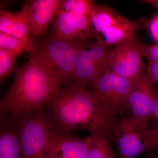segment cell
<instances>
[{"label":"cell","mask_w":158,"mask_h":158,"mask_svg":"<svg viewBox=\"0 0 158 158\" xmlns=\"http://www.w3.org/2000/svg\"><path fill=\"white\" fill-rule=\"evenodd\" d=\"M145 76L155 84L158 83V62H148Z\"/></svg>","instance_id":"obj_26"},{"label":"cell","mask_w":158,"mask_h":158,"mask_svg":"<svg viewBox=\"0 0 158 158\" xmlns=\"http://www.w3.org/2000/svg\"><path fill=\"white\" fill-rule=\"evenodd\" d=\"M142 56L146 57L148 62H158V43L147 44H140Z\"/></svg>","instance_id":"obj_24"},{"label":"cell","mask_w":158,"mask_h":158,"mask_svg":"<svg viewBox=\"0 0 158 158\" xmlns=\"http://www.w3.org/2000/svg\"><path fill=\"white\" fill-rule=\"evenodd\" d=\"M149 30L153 39L158 42V15L155 16L151 22Z\"/></svg>","instance_id":"obj_27"},{"label":"cell","mask_w":158,"mask_h":158,"mask_svg":"<svg viewBox=\"0 0 158 158\" xmlns=\"http://www.w3.org/2000/svg\"><path fill=\"white\" fill-rule=\"evenodd\" d=\"M140 44L135 37L113 49L110 61L111 70L132 82L143 76L144 65Z\"/></svg>","instance_id":"obj_7"},{"label":"cell","mask_w":158,"mask_h":158,"mask_svg":"<svg viewBox=\"0 0 158 158\" xmlns=\"http://www.w3.org/2000/svg\"><path fill=\"white\" fill-rule=\"evenodd\" d=\"M73 16L80 35V40L84 41L90 37H96L97 33L92 25L90 15Z\"/></svg>","instance_id":"obj_20"},{"label":"cell","mask_w":158,"mask_h":158,"mask_svg":"<svg viewBox=\"0 0 158 158\" xmlns=\"http://www.w3.org/2000/svg\"><path fill=\"white\" fill-rule=\"evenodd\" d=\"M36 49L32 41L18 39L12 35L0 32V49L3 50L18 56L26 52L31 53Z\"/></svg>","instance_id":"obj_17"},{"label":"cell","mask_w":158,"mask_h":158,"mask_svg":"<svg viewBox=\"0 0 158 158\" xmlns=\"http://www.w3.org/2000/svg\"><path fill=\"white\" fill-rule=\"evenodd\" d=\"M88 158H116L110 139L101 133L91 134Z\"/></svg>","instance_id":"obj_16"},{"label":"cell","mask_w":158,"mask_h":158,"mask_svg":"<svg viewBox=\"0 0 158 158\" xmlns=\"http://www.w3.org/2000/svg\"><path fill=\"white\" fill-rule=\"evenodd\" d=\"M47 106L52 132L69 136L74 131L85 129L114 138L118 115L107 107L93 90L78 82L69 81Z\"/></svg>","instance_id":"obj_1"},{"label":"cell","mask_w":158,"mask_h":158,"mask_svg":"<svg viewBox=\"0 0 158 158\" xmlns=\"http://www.w3.org/2000/svg\"><path fill=\"white\" fill-rule=\"evenodd\" d=\"M120 158H134L155 146L153 128L128 117H122L114 131Z\"/></svg>","instance_id":"obj_4"},{"label":"cell","mask_w":158,"mask_h":158,"mask_svg":"<svg viewBox=\"0 0 158 158\" xmlns=\"http://www.w3.org/2000/svg\"><path fill=\"white\" fill-rule=\"evenodd\" d=\"M15 21V14L10 11L1 10L0 12V32L12 35Z\"/></svg>","instance_id":"obj_22"},{"label":"cell","mask_w":158,"mask_h":158,"mask_svg":"<svg viewBox=\"0 0 158 158\" xmlns=\"http://www.w3.org/2000/svg\"><path fill=\"white\" fill-rule=\"evenodd\" d=\"M154 83L145 75L134 82L125 104L124 117L148 125L152 120Z\"/></svg>","instance_id":"obj_8"},{"label":"cell","mask_w":158,"mask_h":158,"mask_svg":"<svg viewBox=\"0 0 158 158\" xmlns=\"http://www.w3.org/2000/svg\"><path fill=\"white\" fill-rule=\"evenodd\" d=\"M133 83L110 69L101 74L90 86L107 107L117 115H122Z\"/></svg>","instance_id":"obj_5"},{"label":"cell","mask_w":158,"mask_h":158,"mask_svg":"<svg viewBox=\"0 0 158 158\" xmlns=\"http://www.w3.org/2000/svg\"><path fill=\"white\" fill-rule=\"evenodd\" d=\"M20 144L22 158H46L50 123L43 108L13 119Z\"/></svg>","instance_id":"obj_3"},{"label":"cell","mask_w":158,"mask_h":158,"mask_svg":"<svg viewBox=\"0 0 158 158\" xmlns=\"http://www.w3.org/2000/svg\"><path fill=\"white\" fill-rule=\"evenodd\" d=\"M150 158H158V153L152 154L150 156Z\"/></svg>","instance_id":"obj_29"},{"label":"cell","mask_w":158,"mask_h":158,"mask_svg":"<svg viewBox=\"0 0 158 158\" xmlns=\"http://www.w3.org/2000/svg\"><path fill=\"white\" fill-rule=\"evenodd\" d=\"M141 23L124 18L120 23L103 32L104 40L100 42L109 46H117L128 42L135 38V33L141 27Z\"/></svg>","instance_id":"obj_13"},{"label":"cell","mask_w":158,"mask_h":158,"mask_svg":"<svg viewBox=\"0 0 158 158\" xmlns=\"http://www.w3.org/2000/svg\"><path fill=\"white\" fill-rule=\"evenodd\" d=\"M17 56L0 49V82L4 81L13 70Z\"/></svg>","instance_id":"obj_21"},{"label":"cell","mask_w":158,"mask_h":158,"mask_svg":"<svg viewBox=\"0 0 158 158\" xmlns=\"http://www.w3.org/2000/svg\"><path fill=\"white\" fill-rule=\"evenodd\" d=\"M65 83L36 49L29 61L16 71L14 80L0 101L1 115L12 119L43 109Z\"/></svg>","instance_id":"obj_2"},{"label":"cell","mask_w":158,"mask_h":158,"mask_svg":"<svg viewBox=\"0 0 158 158\" xmlns=\"http://www.w3.org/2000/svg\"><path fill=\"white\" fill-rule=\"evenodd\" d=\"M153 119H155L156 121V128H153V132L155 142L154 150L157 151L158 153V83L154 88L152 120Z\"/></svg>","instance_id":"obj_23"},{"label":"cell","mask_w":158,"mask_h":158,"mask_svg":"<svg viewBox=\"0 0 158 158\" xmlns=\"http://www.w3.org/2000/svg\"><path fill=\"white\" fill-rule=\"evenodd\" d=\"M91 136L84 138L62 136L51 132L46 158H88Z\"/></svg>","instance_id":"obj_9"},{"label":"cell","mask_w":158,"mask_h":158,"mask_svg":"<svg viewBox=\"0 0 158 158\" xmlns=\"http://www.w3.org/2000/svg\"><path fill=\"white\" fill-rule=\"evenodd\" d=\"M104 72L90 58L85 44L80 42L75 69L72 80L86 86L91 85Z\"/></svg>","instance_id":"obj_12"},{"label":"cell","mask_w":158,"mask_h":158,"mask_svg":"<svg viewBox=\"0 0 158 158\" xmlns=\"http://www.w3.org/2000/svg\"><path fill=\"white\" fill-rule=\"evenodd\" d=\"M15 21L12 36L19 39L32 41L30 36L28 5L23 6L20 11L15 13Z\"/></svg>","instance_id":"obj_18"},{"label":"cell","mask_w":158,"mask_h":158,"mask_svg":"<svg viewBox=\"0 0 158 158\" xmlns=\"http://www.w3.org/2000/svg\"><path fill=\"white\" fill-rule=\"evenodd\" d=\"M112 50L110 46L98 42L90 46L88 52L94 63L105 72L111 69L110 61Z\"/></svg>","instance_id":"obj_19"},{"label":"cell","mask_w":158,"mask_h":158,"mask_svg":"<svg viewBox=\"0 0 158 158\" xmlns=\"http://www.w3.org/2000/svg\"><path fill=\"white\" fill-rule=\"evenodd\" d=\"M52 37L69 42H77L80 40L73 15L64 11L61 7L54 20Z\"/></svg>","instance_id":"obj_14"},{"label":"cell","mask_w":158,"mask_h":158,"mask_svg":"<svg viewBox=\"0 0 158 158\" xmlns=\"http://www.w3.org/2000/svg\"><path fill=\"white\" fill-rule=\"evenodd\" d=\"M90 17L96 33L101 34L124 19L107 6L93 4L90 9Z\"/></svg>","instance_id":"obj_15"},{"label":"cell","mask_w":158,"mask_h":158,"mask_svg":"<svg viewBox=\"0 0 158 158\" xmlns=\"http://www.w3.org/2000/svg\"><path fill=\"white\" fill-rule=\"evenodd\" d=\"M61 2L59 0H34L28 4L30 36L45 34L49 25L56 16Z\"/></svg>","instance_id":"obj_10"},{"label":"cell","mask_w":158,"mask_h":158,"mask_svg":"<svg viewBox=\"0 0 158 158\" xmlns=\"http://www.w3.org/2000/svg\"><path fill=\"white\" fill-rule=\"evenodd\" d=\"M92 4L87 0H76L73 15H90Z\"/></svg>","instance_id":"obj_25"},{"label":"cell","mask_w":158,"mask_h":158,"mask_svg":"<svg viewBox=\"0 0 158 158\" xmlns=\"http://www.w3.org/2000/svg\"><path fill=\"white\" fill-rule=\"evenodd\" d=\"M79 44L51 37L36 49L65 83L74 73Z\"/></svg>","instance_id":"obj_6"},{"label":"cell","mask_w":158,"mask_h":158,"mask_svg":"<svg viewBox=\"0 0 158 158\" xmlns=\"http://www.w3.org/2000/svg\"><path fill=\"white\" fill-rule=\"evenodd\" d=\"M146 2L151 4L152 6H154L155 8L158 9V0H150V1H146Z\"/></svg>","instance_id":"obj_28"},{"label":"cell","mask_w":158,"mask_h":158,"mask_svg":"<svg viewBox=\"0 0 158 158\" xmlns=\"http://www.w3.org/2000/svg\"><path fill=\"white\" fill-rule=\"evenodd\" d=\"M0 158H22L21 149L14 120L1 115Z\"/></svg>","instance_id":"obj_11"}]
</instances>
